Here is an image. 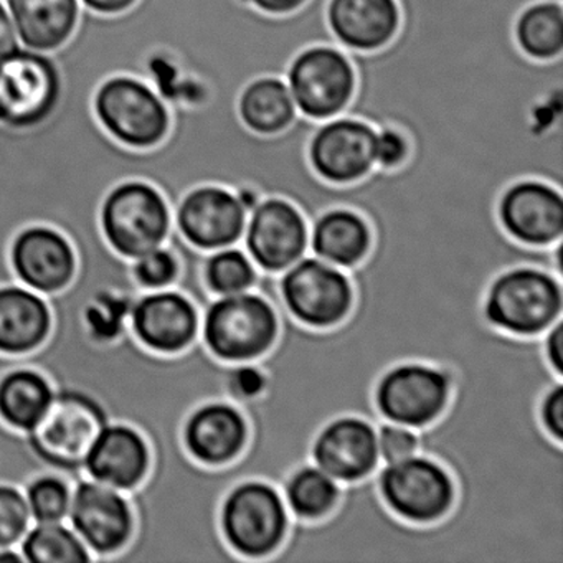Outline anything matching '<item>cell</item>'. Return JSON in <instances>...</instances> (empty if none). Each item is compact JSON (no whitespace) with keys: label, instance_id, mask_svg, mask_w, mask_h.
Masks as SVG:
<instances>
[{"label":"cell","instance_id":"obj_1","mask_svg":"<svg viewBox=\"0 0 563 563\" xmlns=\"http://www.w3.org/2000/svg\"><path fill=\"white\" fill-rule=\"evenodd\" d=\"M428 563L423 526L395 516L378 493L375 473L342 484L331 514L319 520L292 519L288 536L266 563Z\"/></svg>","mask_w":563,"mask_h":563},{"label":"cell","instance_id":"obj_2","mask_svg":"<svg viewBox=\"0 0 563 563\" xmlns=\"http://www.w3.org/2000/svg\"><path fill=\"white\" fill-rule=\"evenodd\" d=\"M110 423L103 405L87 391L55 388L47 411L25 438L42 463L75 483L85 476V461Z\"/></svg>","mask_w":563,"mask_h":563},{"label":"cell","instance_id":"obj_3","mask_svg":"<svg viewBox=\"0 0 563 563\" xmlns=\"http://www.w3.org/2000/svg\"><path fill=\"white\" fill-rule=\"evenodd\" d=\"M483 314L494 329L517 338H540L563 318V278L539 266H514L490 282Z\"/></svg>","mask_w":563,"mask_h":563},{"label":"cell","instance_id":"obj_4","mask_svg":"<svg viewBox=\"0 0 563 563\" xmlns=\"http://www.w3.org/2000/svg\"><path fill=\"white\" fill-rule=\"evenodd\" d=\"M279 316L262 292L213 296L200 312V341L227 364L255 362L278 341Z\"/></svg>","mask_w":563,"mask_h":563},{"label":"cell","instance_id":"obj_5","mask_svg":"<svg viewBox=\"0 0 563 563\" xmlns=\"http://www.w3.org/2000/svg\"><path fill=\"white\" fill-rule=\"evenodd\" d=\"M291 522L282 489L268 481H240L220 504V532L242 562L266 563L285 542Z\"/></svg>","mask_w":563,"mask_h":563},{"label":"cell","instance_id":"obj_6","mask_svg":"<svg viewBox=\"0 0 563 563\" xmlns=\"http://www.w3.org/2000/svg\"><path fill=\"white\" fill-rule=\"evenodd\" d=\"M93 113L108 136L130 150H154L170 131L169 108L133 75H113L95 91Z\"/></svg>","mask_w":563,"mask_h":563},{"label":"cell","instance_id":"obj_7","mask_svg":"<svg viewBox=\"0 0 563 563\" xmlns=\"http://www.w3.org/2000/svg\"><path fill=\"white\" fill-rule=\"evenodd\" d=\"M62 74L52 54L18 47L0 58V126L24 131L44 124L60 103Z\"/></svg>","mask_w":563,"mask_h":563},{"label":"cell","instance_id":"obj_8","mask_svg":"<svg viewBox=\"0 0 563 563\" xmlns=\"http://www.w3.org/2000/svg\"><path fill=\"white\" fill-rule=\"evenodd\" d=\"M285 81L298 113L318 123L344 114L357 87L349 51L325 44L299 52L289 64Z\"/></svg>","mask_w":563,"mask_h":563},{"label":"cell","instance_id":"obj_9","mask_svg":"<svg viewBox=\"0 0 563 563\" xmlns=\"http://www.w3.org/2000/svg\"><path fill=\"white\" fill-rule=\"evenodd\" d=\"M385 506L405 522H438L453 509L456 484L450 471L424 454L380 464L375 471Z\"/></svg>","mask_w":563,"mask_h":563},{"label":"cell","instance_id":"obj_10","mask_svg":"<svg viewBox=\"0 0 563 563\" xmlns=\"http://www.w3.org/2000/svg\"><path fill=\"white\" fill-rule=\"evenodd\" d=\"M278 289L289 314L312 329L341 324L354 306L349 273L311 253L278 275Z\"/></svg>","mask_w":563,"mask_h":563},{"label":"cell","instance_id":"obj_11","mask_svg":"<svg viewBox=\"0 0 563 563\" xmlns=\"http://www.w3.org/2000/svg\"><path fill=\"white\" fill-rule=\"evenodd\" d=\"M453 378L437 365L400 362L385 371L374 388V405L382 421L423 430L450 405Z\"/></svg>","mask_w":563,"mask_h":563},{"label":"cell","instance_id":"obj_12","mask_svg":"<svg viewBox=\"0 0 563 563\" xmlns=\"http://www.w3.org/2000/svg\"><path fill=\"white\" fill-rule=\"evenodd\" d=\"M67 522L95 562H110L133 539L136 520L126 493L84 476L74 483Z\"/></svg>","mask_w":563,"mask_h":563},{"label":"cell","instance_id":"obj_13","mask_svg":"<svg viewBox=\"0 0 563 563\" xmlns=\"http://www.w3.org/2000/svg\"><path fill=\"white\" fill-rule=\"evenodd\" d=\"M240 245L260 272L282 275L309 253V222L282 197H265L246 217Z\"/></svg>","mask_w":563,"mask_h":563},{"label":"cell","instance_id":"obj_14","mask_svg":"<svg viewBox=\"0 0 563 563\" xmlns=\"http://www.w3.org/2000/svg\"><path fill=\"white\" fill-rule=\"evenodd\" d=\"M375 134L377 128L347 114L322 121L308 143L309 166L334 186L358 183L375 169Z\"/></svg>","mask_w":563,"mask_h":563},{"label":"cell","instance_id":"obj_15","mask_svg":"<svg viewBox=\"0 0 563 563\" xmlns=\"http://www.w3.org/2000/svg\"><path fill=\"white\" fill-rule=\"evenodd\" d=\"M245 207L233 190L206 184L194 187L174 210V232L200 252L240 245L246 225Z\"/></svg>","mask_w":563,"mask_h":563},{"label":"cell","instance_id":"obj_16","mask_svg":"<svg viewBox=\"0 0 563 563\" xmlns=\"http://www.w3.org/2000/svg\"><path fill=\"white\" fill-rule=\"evenodd\" d=\"M497 219L516 242L549 249L563 240V190L545 180H517L500 194Z\"/></svg>","mask_w":563,"mask_h":563},{"label":"cell","instance_id":"obj_17","mask_svg":"<svg viewBox=\"0 0 563 563\" xmlns=\"http://www.w3.org/2000/svg\"><path fill=\"white\" fill-rule=\"evenodd\" d=\"M130 328L147 351L179 354L200 339V311L177 288L144 291L131 309Z\"/></svg>","mask_w":563,"mask_h":563},{"label":"cell","instance_id":"obj_18","mask_svg":"<svg viewBox=\"0 0 563 563\" xmlns=\"http://www.w3.org/2000/svg\"><path fill=\"white\" fill-rule=\"evenodd\" d=\"M311 463L341 484L372 476L380 466L377 427L355 415L332 418L312 440Z\"/></svg>","mask_w":563,"mask_h":563},{"label":"cell","instance_id":"obj_19","mask_svg":"<svg viewBox=\"0 0 563 563\" xmlns=\"http://www.w3.org/2000/svg\"><path fill=\"white\" fill-rule=\"evenodd\" d=\"M12 272L21 285L48 296L70 285L77 273V253L70 240L48 225L21 230L12 242Z\"/></svg>","mask_w":563,"mask_h":563},{"label":"cell","instance_id":"obj_20","mask_svg":"<svg viewBox=\"0 0 563 563\" xmlns=\"http://www.w3.org/2000/svg\"><path fill=\"white\" fill-rule=\"evenodd\" d=\"M250 440V423L239 405L212 400L190 411L183 428L187 453L203 466L217 467L235 461Z\"/></svg>","mask_w":563,"mask_h":563},{"label":"cell","instance_id":"obj_21","mask_svg":"<svg viewBox=\"0 0 563 563\" xmlns=\"http://www.w3.org/2000/svg\"><path fill=\"white\" fill-rule=\"evenodd\" d=\"M151 470V448L136 428L111 421L95 441L87 461L85 476L131 493L140 487Z\"/></svg>","mask_w":563,"mask_h":563},{"label":"cell","instance_id":"obj_22","mask_svg":"<svg viewBox=\"0 0 563 563\" xmlns=\"http://www.w3.org/2000/svg\"><path fill=\"white\" fill-rule=\"evenodd\" d=\"M325 19L339 47L372 54L397 37L401 11L397 0H329Z\"/></svg>","mask_w":563,"mask_h":563},{"label":"cell","instance_id":"obj_23","mask_svg":"<svg viewBox=\"0 0 563 563\" xmlns=\"http://www.w3.org/2000/svg\"><path fill=\"white\" fill-rule=\"evenodd\" d=\"M52 331L47 298L21 283L0 286V354L37 351Z\"/></svg>","mask_w":563,"mask_h":563},{"label":"cell","instance_id":"obj_24","mask_svg":"<svg viewBox=\"0 0 563 563\" xmlns=\"http://www.w3.org/2000/svg\"><path fill=\"white\" fill-rule=\"evenodd\" d=\"M22 47L54 54L80 24V0H4Z\"/></svg>","mask_w":563,"mask_h":563},{"label":"cell","instance_id":"obj_25","mask_svg":"<svg viewBox=\"0 0 563 563\" xmlns=\"http://www.w3.org/2000/svg\"><path fill=\"white\" fill-rule=\"evenodd\" d=\"M372 227L355 210L331 209L309 225V253L339 268L352 269L372 249Z\"/></svg>","mask_w":563,"mask_h":563},{"label":"cell","instance_id":"obj_26","mask_svg":"<svg viewBox=\"0 0 563 563\" xmlns=\"http://www.w3.org/2000/svg\"><path fill=\"white\" fill-rule=\"evenodd\" d=\"M55 387L42 372L18 367L0 377V421L19 433L37 427L54 398Z\"/></svg>","mask_w":563,"mask_h":563},{"label":"cell","instance_id":"obj_27","mask_svg":"<svg viewBox=\"0 0 563 563\" xmlns=\"http://www.w3.org/2000/svg\"><path fill=\"white\" fill-rule=\"evenodd\" d=\"M239 117L252 133L275 136L288 130L299 113L285 78L260 77L240 93Z\"/></svg>","mask_w":563,"mask_h":563},{"label":"cell","instance_id":"obj_28","mask_svg":"<svg viewBox=\"0 0 563 563\" xmlns=\"http://www.w3.org/2000/svg\"><path fill=\"white\" fill-rule=\"evenodd\" d=\"M517 47L532 60L550 62L563 55V2L539 0L527 5L514 24Z\"/></svg>","mask_w":563,"mask_h":563},{"label":"cell","instance_id":"obj_29","mask_svg":"<svg viewBox=\"0 0 563 563\" xmlns=\"http://www.w3.org/2000/svg\"><path fill=\"white\" fill-rule=\"evenodd\" d=\"M279 489L292 519L319 520L334 509L342 484L309 461L292 470Z\"/></svg>","mask_w":563,"mask_h":563},{"label":"cell","instance_id":"obj_30","mask_svg":"<svg viewBox=\"0 0 563 563\" xmlns=\"http://www.w3.org/2000/svg\"><path fill=\"white\" fill-rule=\"evenodd\" d=\"M19 550L29 563L95 562L93 553L65 522L32 523Z\"/></svg>","mask_w":563,"mask_h":563},{"label":"cell","instance_id":"obj_31","mask_svg":"<svg viewBox=\"0 0 563 563\" xmlns=\"http://www.w3.org/2000/svg\"><path fill=\"white\" fill-rule=\"evenodd\" d=\"M258 266L242 245L225 246L207 253L202 276L212 296H232L252 291L258 282Z\"/></svg>","mask_w":563,"mask_h":563},{"label":"cell","instance_id":"obj_32","mask_svg":"<svg viewBox=\"0 0 563 563\" xmlns=\"http://www.w3.org/2000/svg\"><path fill=\"white\" fill-rule=\"evenodd\" d=\"M74 483L60 473H45L24 487L32 523L67 522Z\"/></svg>","mask_w":563,"mask_h":563},{"label":"cell","instance_id":"obj_33","mask_svg":"<svg viewBox=\"0 0 563 563\" xmlns=\"http://www.w3.org/2000/svg\"><path fill=\"white\" fill-rule=\"evenodd\" d=\"M131 273L143 292L174 288L180 275L179 260L169 246H156L131 260Z\"/></svg>","mask_w":563,"mask_h":563},{"label":"cell","instance_id":"obj_34","mask_svg":"<svg viewBox=\"0 0 563 563\" xmlns=\"http://www.w3.org/2000/svg\"><path fill=\"white\" fill-rule=\"evenodd\" d=\"M31 526V510L24 490L0 483V549L19 547Z\"/></svg>","mask_w":563,"mask_h":563},{"label":"cell","instance_id":"obj_35","mask_svg":"<svg viewBox=\"0 0 563 563\" xmlns=\"http://www.w3.org/2000/svg\"><path fill=\"white\" fill-rule=\"evenodd\" d=\"M377 448L380 464L395 463V461L415 456L420 453L418 430L394 423V421H380L377 427Z\"/></svg>","mask_w":563,"mask_h":563},{"label":"cell","instance_id":"obj_36","mask_svg":"<svg viewBox=\"0 0 563 563\" xmlns=\"http://www.w3.org/2000/svg\"><path fill=\"white\" fill-rule=\"evenodd\" d=\"M266 387H268V375L258 362L230 364L227 391H229V401L232 404L240 407L246 401L255 400L265 394Z\"/></svg>","mask_w":563,"mask_h":563},{"label":"cell","instance_id":"obj_37","mask_svg":"<svg viewBox=\"0 0 563 563\" xmlns=\"http://www.w3.org/2000/svg\"><path fill=\"white\" fill-rule=\"evenodd\" d=\"M411 143L404 131L395 126L377 128L375 134V167L397 170L410 161Z\"/></svg>","mask_w":563,"mask_h":563},{"label":"cell","instance_id":"obj_38","mask_svg":"<svg viewBox=\"0 0 563 563\" xmlns=\"http://www.w3.org/2000/svg\"><path fill=\"white\" fill-rule=\"evenodd\" d=\"M539 420L543 431L563 444V380L545 390L539 401Z\"/></svg>","mask_w":563,"mask_h":563},{"label":"cell","instance_id":"obj_39","mask_svg":"<svg viewBox=\"0 0 563 563\" xmlns=\"http://www.w3.org/2000/svg\"><path fill=\"white\" fill-rule=\"evenodd\" d=\"M543 355L553 372L563 378V318L553 322L542 334Z\"/></svg>","mask_w":563,"mask_h":563},{"label":"cell","instance_id":"obj_40","mask_svg":"<svg viewBox=\"0 0 563 563\" xmlns=\"http://www.w3.org/2000/svg\"><path fill=\"white\" fill-rule=\"evenodd\" d=\"M18 47H21L18 32H15L14 24H12L4 0H0V58H4L5 55L11 54Z\"/></svg>","mask_w":563,"mask_h":563},{"label":"cell","instance_id":"obj_41","mask_svg":"<svg viewBox=\"0 0 563 563\" xmlns=\"http://www.w3.org/2000/svg\"><path fill=\"white\" fill-rule=\"evenodd\" d=\"M252 8L258 9L263 14L289 15L299 11L309 0H249Z\"/></svg>","mask_w":563,"mask_h":563},{"label":"cell","instance_id":"obj_42","mask_svg":"<svg viewBox=\"0 0 563 563\" xmlns=\"http://www.w3.org/2000/svg\"><path fill=\"white\" fill-rule=\"evenodd\" d=\"M80 2L85 9L95 14L118 15L134 8L137 0H80Z\"/></svg>","mask_w":563,"mask_h":563},{"label":"cell","instance_id":"obj_43","mask_svg":"<svg viewBox=\"0 0 563 563\" xmlns=\"http://www.w3.org/2000/svg\"><path fill=\"white\" fill-rule=\"evenodd\" d=\"M0 562L25 563V560L19 547H14V549H0Z\"/></svg>","mask_w":563,"mask_h":563}]
</instances>
